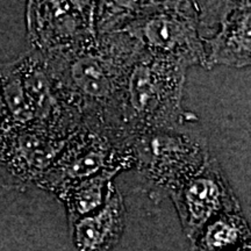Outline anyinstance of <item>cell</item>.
I'll return each mask as SVG.
<instances>
[{
  "mask_svg": "<svg viewBox=\"0 0 251 251\" xmlns=\"http://www.w3.org/2000/svg\"><path fill=\"white\" fill-rule=\"evenodd\" d=\"M143 51L125 31L92 35L42 55L59 94L81 125L105 128L130 65Z\"/></svg>",
  "mask_w": 251,
  "mask_h": 251,
  "instance_id": "obj_1",
  "label": "cell"
},
{
  "mask_svg": "<svg viewBox=\"0 0 251 251\" xmlns=\"http://www.w3.org/2000/svg\"><path fill=\"white\" fill-rule=\"evenodd\" d=\"M186 67L142 51L130 65L105 129L128 142L134 135L196 118L183 108Z\"/></svg>",
  "mask_w": 251,
  "mask_h": 251,
  "instance_id": "obj_2",
  "label": "cell"
},
{
  "mask_svg": "<svg viewBox=\"0 0 251 251\" xmlns=\"http://www.w3.org/2000/svg\"><path fill=\"white\" fill-rule=\"evenodd\" d=\"M192 118L181 124L153 128L129 139L135 168L151 188L152 197L172 191L199 170L209 158L208 144Z\"/></svg>",
  "mask_w": 251,
  "mask_h": 251,
  "instance_id": "obj_3",
  "label": "cell"
},
{
  "mask_svg": "<svg viewBox=\"0 0 251 251\" xmlns=\"http://www.w3.org/2000/svg\"><path fill=\"white\" fill-rule=\"evenodd\" d=\"M121 31L147 54L206 69L197 1H143L140 14Z\"/></svg>",
  "mask_w": 251,
  "mask_h": 251,
  "instance_id": "obj_4",
  "label": "cell"
},
{
  "mask_svg": "<svg viewBox=\"0 0 251 251\" xmlns=\"http://www.w3.org/2000/svg\"><path fill=\"white\" fill-rule=\"evenodd\" d=\"M134 168L135 156L129 143L105 128L81 125L36 186L52 194L75 181L103 172L119 175Z\"/></svg>",
  "mask_w": 251,
  "mask_h": 251,
  "instance_id": "obj_5",
  "label": "cell"
},
{
  "mask_svg": "<svg viewBox=\"0 0 251 251\" xmlns=\"http://www.w3.org/2000/svg\"><path fill=\"white\" fill-rule=\"evenodd\" d=\"M68 139L40 126H17L0 136V186L24 192L54 164Z\"/></svg>",
  "mask_w": 251,
  "mask_h": 251,
  "instance_id": "obj_6",
  "label": "cell"
},
{
  "mask_svg": "<svg viewBox=\"0 0 251 251\" xmlns=\"http://www.w3.org/2000/svg\"><path fill=\"white\" fill-rule=\"evenodd\" d=\"M169 197L175 203L188 241H192L200 229L215 216L241 211L237 197L219 162L212 156Z\"/></svg>",
  "mask_w": 251,
  "mask_h": 251,
  "instance_id": "obj_7",
  "label": "cell"
},
{
  "mask_svg": "<svg viewBox=\"0 0 251 251\" xmlns=\"http://www.w3.org/2000/svg\"><path fill=\"white\" fill-rule=\"evenodd\" d=\"M96 1H28L27 39L43 52L70 46L92 35Z\"/></svg>",
  "mask_w": 251,
  "mask_h": 251,
  "instance_id": "obj_8",
  "label": "cell"
},
{
  "mask_svg": "<svg viewBox=\"0 0 251 251\" xmlns=\"http://www.w3.org/2000/svg\"><path fill=\"white\" fill-rule=\"evenodd\" d=\"M34 122L49 133L69 139L81 126V119L63 100L47 71L42 55L36 50L15 59Z\"/></svg>",
  "mask_w": 251,
  "mask_h": 251,
  "instance_id": "obj_9",
  "label": "cell"
},
{
  "mask_svg": "<svg viewBox=\"0 0 251 251\" xmlns=\"http://www.w3.org/2000/svg\"><path fill=\"white\" fill-rule=\"evenodd\" d=\"M215 35L202 40L206 70L215 65L246 68L251 63V6L249 1H224Z\"/></svg>",
  "mask_w": 251,
  "mask_h": 251,
  "instance_id": "obj_10",
  "label": "cell"
},
{
  "mask_svg": "<svg viewBox=\"0 0 251 251\" xmlns=\"http://www.w3.org/2000/svg\"><path fill=\"white\" fill-rule=\"evenodd\" d=\"M72 243L77 251H111L126 228L124 197L113 184L106 202L89 215L69 220Z\"/></svg>",
  "mask_w": 251,
  "mask_h": 251,
  "instance_id": "obj_11",
  "label": "cell"
},
{
  "mask_svg": "<svg viewBox=\"0 0 251 251\" xmlns=\"http://www.w3.org/2000/svg\"><path fill=\"white\" fill-rule=\"evenodd\" d=\"M248 243L251 231L241 209L222 213L207 222L190 241V251H227Z\"/></svg>",
  "mask_w": 251,
  "mask_h": 251,
  "instance_id": "obj_12",
  "label": "cell"
},
{
  "mask_svg": "<svg viewBox=\"0 0 251 251\" xmlns=\"http://www.w3.org/2000/svg\"><path fill=\"white\" fill-rule=\"evenodd\" d=\"M117 176L114 172H103L62 186L52 194L67 208L68 220L83 218L96 212L106 202Z\"/></svg>",
  "mask_w": 251,
  "mask_h": 251,
  "instance_id": "obj_13",
  "label": "cell"
},
{
  "mask_svg": "<svg viewBox=\"0 0 251 251\" xmlns=\"http://www.w3.org/2000/svg\"><path fill=\"white\" fill-rule=\"evenodd\" d=\"M0 84L15 126L33 124V112L28 103L20 74L14 61L0 64Z\"/></svg>",
  "mask_w": 251,
  "mask_h": 251,
  "instance_id": "obj_14",
  "label": "cell"
},
{
  "mask_svg": "<svg viewBox=\"0 0 251 251\" xmlns=\"http://www.w3.org/2000/svg\"><path fill=\"white\" fill-rule=\"evenodd\" d=\"M143 1H96L93 29L97 35L121 31L140 14Z\"/></svg>",
  "mask_w": 251,
  "mask_h": 251,
  "instance_id": "obj_15",
  "label": "cell"
},
{
  "mask_svg": "<svg viewBox=\"0 0 251 251\" xmlns=\"http://www.w3.org/2000/svg\"><path fill=\"white\" fill-rule=\"evenodd\" d=\"M17 127L15 122L12 118L7 103H6L4 93H2L1 84H0V136L7 133L12 128Z\"/></svg>",
  "mask_w": 251,
  "mask_h": 251,
  "instance_id": "obj_16",
  "label": "cell"
},
{
  "mask_svg": "<svg viewBox=\"0 0 251 251\" xmlns=\"http://www.w3.org/2000/svg\"><path fill=\"white\" fill-rule=\"evenodd\" d=\"M227 251H251V243L244 244V246H242V247L235 248V249H230V250H227Z\"/></svg>",
  "mask_w": 251,
  "mask_h": 251,
  "instance_id": "obj_17",
  "label": "cell"
}]
</instances>
